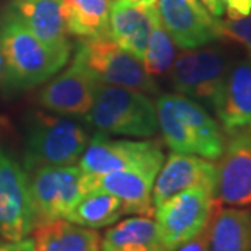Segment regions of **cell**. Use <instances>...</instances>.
<instances>
[{"label":"cell","instance_id":"obj_10","mask_svg":"<svg viewBox=\"0 0 251 251\" xmlns=\"http://www.w3.org/2000/svg\"><path fill=\"white\" fill-rule=\"evenodd\" d=\"M216 159L214 197L219 205L251 206V127L227 134Z\"/></svg>","mask_w":251,"mask_h":251},{"label":"cell","instance_id":"obj_11","mask_svg":"<svg viewBox=\"0 0 251 251\" xmlns=\"http://www.w3.org/2000/svg\"><path fill=\"white\" fill-rule=\"evenodd\" d=\"M162 27L181 50L197 49L219 39V20L197 0H158Z\"/></svg>","mask_w":251,"mask_h":251},{"label":"cell","instance_id":"obj_14","mask_svg":"<svg viewBox=\"0 0 251 251\" xmlns=\"http://www.w3.org/2000/svg\"><path fill=\"white\" fill-rule=\"evenodd\" d=\"M216 166L209 159L191 153L172 152L163 161L152 190L153 208L191 187H205L215 191Z\"/></svg>","mask_w":251,"mask_h":251},{"label":"cell","instance_id":"obj_33","mask_svg":"<svg viewBox=\"0 0 251 251\" xmlns=\"http://www.w3.org/2000/svg\"><path fill=\"white\" fill-rule=\"evenodd\" d=\"M112 1H113V0H112Z\"/></svg>","mask_w":251,"mask_h":251},{"label":"cell","instance_id":"obj_1","mask_svg":"<svg viewBox=\"0 0 251 251\" xmlns=\"http://www.w3.org/2000/svg\"><path fill=\"white\" fill-rule=\"evenodd\" d=\"M21 131V163L27 173L44 166L75 163L90 141L81 123L49 110L28 112Z\"/></svg>","mask_w":251,"mask_h":251},{"label":"cell","instance_id":"obj_31","mask_svg":"<svg viewBox=\"0 0 251 251\" xmlns=\"http://www.w3.org/2000/svg\"><path fill=\"white\" fill-rule=\"evenodd\" d=\"M155 251H165V250H155Z\"/></svg>","mask_w":251,"mask_h":251},{"label":"cell","instance_id":"obj_13","mask_svg":"<svg viewBox=\"0 0 251 251\" xmlns=\"http://www.w3.org/2000/svg\"><path fill=\"white\" fill-rule=\"evenodd\" d=\"M99 81L77 59L39 94L46 110L62 116L84 117L92 108Z\"/></svg>","mask_w":251,"mask_h":251},{"label":"cell","instance_id":"obj_22","mask_svg":"<svg viewBox=\"0 0 251 251\" xmlns=\"http://www.w3.org/2000/svg\"><path fill=\"white\" fill-rule=\"evenodd\" d=\"M112 0H63L69 34L82 39L109 35Z\"/></svg>","mask_w":251,"mask_h":251},{"label":"cell","instance_id":"obj_16","mask_svg":"<svg viewBox=\"0 0 251 251\" xmlns=\"http://www.w3.org/2000/svg\"><path fill=\"white\" fill-rule=\"evenodd\" d=\"M214 112L226 134L251 127V56L232 62Z\"/></svg>","mask_w":251,"mask_h":251},{"label":"cell","instance_id":"obj_8","mask_svg":"<svg viewBox=\"0 0 251 251\" xmlns=\"http://www.w3.org/2000/svg\"><path fill=\"white\" fill-rule=\"evenodd\" d=\"M35 214L28 173L14 153L0 144V236L21 240L32 233Z\"/></svg>","mask_w":251,"mask_h":251},{"label":"cell","instance_id":"obj_17","mask_svg":"<svg viewBox=\"0 0 251 251\" xmlns=\"http://www.w3.org/2000/svg\"><path fill=\"white\" fill-rule=\"evenodd\" d=\"M156 18V4L138 6L126 0H113L109 13V36L120 48L143 60Z\"/></svg>","mask_w":251,"mask_h":251},{"label":"cell","instance_id":"obj_6","mask_svg":"<svg viewBox=\"0 0 251 251\" xmlns=\"http://www.w3.org/2000/svg\"><path fill=\"white\" fill-rule=\"evenodd\" d=\"M216 201L205 187H191L175 194L153 211L162 249L173 251L205 229Z\"/></svg>","mask_w":251,"mask_h":251},{"label":"cell","instance_id":"obj_7","mask_svg":"<svg viewBox=\"0 0 251 251\" xmlns=\"http://www.w3.org/2000/svg\"><path fill=\"white\" fill-rule=\"evenodd\" d=\"M36 225L64 219L85 190V175L78 165L44 166L28 173Z\"/></svg>","mask_w":251,"mask_h":251},{"label":"cell","instance_id":"obj_2","mask_svg":"<svg viewBox=\"0 0 251 251\" xmlns=\"http://www.w3.org/2000/svg\"><path fill=\"white\" fill-rule=\"evenodd\" d=\"M0 39L4 60L1 85L9 92L31 90L67 64L31 32L11 4L0 14Z\"/></svg>","mask_w":251,"mask_h":251},{"label":"cell","instance_id":"obj_18","mask_svg":"<svg viewBox=\"0 0 251 251\" xmlns=\"http://www.w3.org/2000/svg\"><path fill=\"white\" fill-rule=\"evenodd\" d=\"M168 98L172 108L196 135L200 147V156L216 161L224 152L225 147V137L219 123L201 103L193 99L180 94H168Z\"/></svg>","mask_w":251,"mask_h":251},{"label":"cell","instance_id":"obj_23","mask_svg":"<svg viewBox=\"0 0 251 251\" xmlns=\"http://www.w3.org/2000/svg\"><path fill=\"white\" fill-rule=\"evenodd\" d=\"M125 215L122 201L105 191H88L64 219L90 229H100L116 224Z\"/></svg>","mask_w":251,"mask_h":251},{"label":"cell","instance_id":"obj_29","mask_svg":"<svg viewBox=\"0 0 251 251\" xmlns=\"http://www.w3.org/2000/svg\"><path fill=\"white\" fill-rule=\"evenodd\" d=\"M126 1L138 4V6H153V4H156L158 0H126Z\"/></svg>","mask_w":251,"mask_h":251},{"label":"cell","instance_id":"obj_26","mask_svg":"<svg viewBox=\"0 0 251 251\" xmlns=\"http://www.w3.org/2000/svg\"><path fill=\"white\" fill-rule=\"evenodd\" d=\"M209 225V224H208ZM173 251H211L209 250V236H208V226L198 233L196 237L190 239L188 242L183 243Z\"/></svg>","mask_w":251,"mask_h":251},{"label":"cell","instance_id":"obj_28","mask_svg":"<svg viewBox=\"0 0 251 251\" xmlns=\"http://www.w3.org/2000/svg\"><path fill=\"white\" fill-rule=\"evenodd\" d=\"M197 1H200L214 17L221 18L224 16L225 10L222 0H197Z\"/></svg>","mask_w":251,"mask_h":251},{"label":"cell","instance_id":"obj_4","mask_svg":"<svg viewBox=\"0 0 251 251\" xmlns=\"http://www.w3.org/2000/svg\"><path fill=\"white\" fill-rule=\"evenodd\" d=\"M230 59L218 46L183 50L171 69L173 88L187 98L215 109L230 67Z\"/></svg>","mask_w":251,"mask_h":251},{"label":"cell","instance_id":"obj_24","mask_svg":"<svg viewBox=\"0 0 251 251\" xmlns=\"http://www.w3.org/2000/svg\"><path fill=\"white\" fill-rule=\"evenodd\" d=\"M176 48L171 35L162 27L159 17L153 23L152 31L148 39L143 57V66L145 72L151 77H161L171 72L176 59Z\"/></svg>","mask_w":251,"mask_h":251},{"label":"cell","instance_id":"obj_27","mask_svg":"<svg viewBox=\"0 0 251 251\" xmlns=\"http://www.w3.org/2000/svg\"><path fill=\"white\" fill-rule=\"evenodd\" d=\"M0 251H36L32 237H24L21 240L0 243Z\"/></svg>","mask_w":251,"mask_h":251},{"label":"cell","instance_id":"obj_3","mask_svg":"<svg viewBox=\"0 0 251 251\" xmlns=\"http://www.w3.org/2000/svg\"><path fill=\"white\" fill-rule=\"evenodd\" d=\"M87 123L95 133L125 137H152L158 131L156 106L141 91L99 81Z\"/></svg>","mask_w":251,"mask_h":251},{"label":"cell","instance_id":"obj_20","mask_svg":"<svg viewBox=\"0 0 251 251\" xmlns=\"http://www.w3.org/2000/svg\"><path fill=\"white\" fill-rule=\"evenodd\" d=\"M36 251H100V236L67 219L36 225L32 230Z\"/></svg>","mask_w":251,"mask_h":251},{"label":"cell","instance_id":"obj_5","mask_svg":"<svg viewBox=\"0 0 251 251\" xmlns=\"http://www.w3.org/2000/svg\"><path fill=\"white\" fill-rule=\"evenodd\" d=\"M74 59L100 82L141 91L144 94H158V85L145 72L138 60L109 35L87 38L78 42Z\"/></svg>","mask_w":251,"mask_h":251},{"label":"cell","instance_id":"obj_32","mask_svg":"<svg viewBox=\"0 0 251 251\" xmlns=\"http://www.w3.org/2000/svg\"><path fill=\"white\" fill-rule=\"evenodd\" d=\"M222 1H224V0H222Z\"/></svg>","mask_w":251,"mask_h":251},{"label":"cell","instance_id":"obj_25","mask_svg":"<svg viewBox=\"0 0 251 251\" xmlns=\"http://www.w3.org/2000/svg\"><path fill=\"white\" fill-rule=\"evenodd\" d=\"M219 36L243 46L251 56V13L240 20H219Z\"/></svg>","mask_w":251,"mask_h":251},{"label":"cell","instance_id":"obj_9","mask_svg":"<svg viewBox=\"0 0 251 251\" xmlns=\"http://www.w3.org/2000/svg\"><path fill=\"white\" fill-rule=\"evenodd\" d=\"M163 161L165 156H158L98 177L85 176V190H99L117 197L125 214L153 216V183Z\"/></svg>","mask_w":251,"mask_h":251},{"label":"cell","instance_id":"obj_21","mask_svg":"<svg viewBox=\"0 0 251 251\" xmlns=\"http://www.w3.org/2000/svg\"><path fill=\"white\" fill-rule=\"evenodd\" d=\"M163 250L152 216L137 215L113 224L100 239V251Z\"/></svg>","mask_w":251,"mask_h":251},{"label":"cell","instance_id":"obj_19","mask_svg":"<svg viewBox=\"0 0 251 251\" xmlns=\"http://www.w3.org/2000/svg\"><path fill=\"white\" fill-rule=\"evenodd\" d=\"M208 236L211 251H251V211L216 202Z\"/></svg>","mask_w":251,"mask_h":251},{"label":"cell","instance_id":"obj_30","mask_svg":"<svg viewBox=\"0 0 251 251\" xmlns=\"http://www.w3.org/2000/svg\"><path fill=\"white\" fill-rule=\"evenodd\" d=\"M3 75H4V60H3V50H1V39H0V87L3 82Z\"/></svg>","mask_w":251,"mask_h":251},{"label":"cell","instance_id":"obj_15","mask_svg":"<svg viewBox=\"0 0 251 251\" xmlns=\"http://www.w3.org/2000/svg\"><path fill=\"white\" fill-rule=\"evenodd\" d=\"M11 7L48 49L69 62L72 42L63 16V0H14Z\"/></svg>","mask_w":251,"mask_h":251},{"label":"cell","instance_id":"obj_12","mask_svg":"<svg viewBox=\"0 0 251 251\" xmlns=\"http://www.w3.org/2000/svg\"><path fill=\"white\" fill-rule=\"evenodd\" d=\"M158 156H163L158 140H112L95 133L78 159V166L85 176L98 177Z\"/></svg>","mask_w":251,"mask_h":251}]
</instances>
